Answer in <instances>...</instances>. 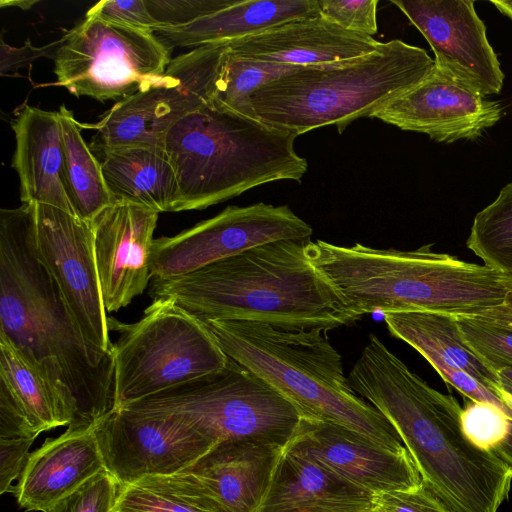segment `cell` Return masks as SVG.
Returning a JSON list of instances; mask_svg holds the SVG:
<instances>
[{"label":"cell","mask_w":512,"mask_h":512,"mask_svg":"<svg viewBox=\"0 0 512 512\" xmlns=\"http://www.w3.org/2000/svg\"><path fill=\"white\" fill-rule=\"evenodd\" d=\"M0 334L71 407L67 429L92 426L115 408L113 352L84 338L38 258L30 203L0 211Z\"/></svg>","instance_id":"6da1fadb"},{"label":"cell","mask_w":512,"mask_h":512,"mask_svg":"<svg viewBox=\"0 0 512 512\" xmlns=\"http://www.w3.org/2000/svg\"><path fill=\"white\" fill-rule=\"evenodd\" d=\"M352 389L396 429L422 480L455 512H497L508 498L512 468L472 443L462 407L432 388L375 335L352 367Z\"/></svg>","instance_id":"7a4b0ae2"},{"label":"cell","mask_w":512,"mask_h":512,"mask_svg":"<svg viewBox=\"0 0 512 512\" xmlns=\"http://www.w3.org/2000/svg\"><path fill=\"white\" fill-rule=\"evenodd\" d=\"M307 240L273 241L186 275L152 278L149 295L171 299L199 320L322 332L356 323L360 318L310 262Z\"/></svg>","instance_id":"3957f363"},{"label":"cell","mask_w":512,"mask_h":512,"mask_svg":"<svg viewBox=\"0 0 512 512\" xmlns=\"http://www.w3.org/2000/svg\"><path fill=\"white\" fill-rule=\"evenodd\" d=\"M432 247L401 251L309 239L306 253L360 319L375 312L477 314L505 304L512 279Z\"/></svg>","instance_id":"277c9868"},{"label":"cell","mask_w":512,"mask_h":512,"mask_svg":"<svg viewBox=\"0 0 512 512\" xmlns=\"http://www.w3.org/2000/svg\"><path fill=\"white\" fill-rule=\"evenodd\" d=\"M222 351L288 399L303 418L345 427L390 449H406L393 425L361 398L322 331H288L241 320H200Z\"/></svg>","instance_id":"5b68a950"},{"label":"cell","mask_w":512,"mask_h":512,"mask_svg":"<svg viewBox=\"0 0 512 512\" xmlns=\"http://www.w3.org/2000/svg\"><path fill=\"white\" fill-rule=\"evenodd\" d=\"M297 136L214 101L190 113L162 143L178 183L175 212L205 209L274 181L301 182L308 163L295 150Z\"/></svg>","instance_id":"8992f818"},{"label":"cell","mask_w":512,"mask_h":512,"mask_svg":"<svg viewBox=\"0 0 512 512\" xmlns=\"http://www.w3.org/2000/svg\"><path fill=\"white\" fill-rule=\"evenodd\" d=\"M417 46L394 39L370 54L297 67L250 95L254 116L299 135L328 125L339 133L413 88L434 68Z\"/></svg>","instance_id":"52a82bcc"},{"label":"cell","mask_w":512,"mask_h":512,"mask_svg":"<svg viewBox=\"0 0 512 512\" xmlns=\"http://www.w3.org/2000/svg\"><path fill=\"white\" fill-rule=\"evenodd\" d=\"M108 327L118 333L115 408L218 372L229 360L203 323L168 298L154 299L135 323L108 317Z\"/></svg>","instance_id":"ba28073f"},{"label":"cell","mask_w":512,"mask_h":512,"mask_svg":"<svg viewBox=\"0 0 512 512\" xmlns=\"http://www.w3.org/2000/svg\"><path fill=\"white\" fill-rule=\"evenodd\" d=\"M120 408L178 416L214 445L253 439L284 448L303 418L271 385L230 358L218 372Z\"/></svg>","instance_id":"9c48e42d"},{"label":"cell","mask_w":512,"mask_h":512,"mask_svg":"<svg viewBox=\"0 0 512 512\" xmlns=\"http://www.w3.org/2000/svg\"><path fill=\"white\" fill-rule=\"evenodd\" d=\"M53 60L55 85L118 102L158 83L172 59L152 30L85 16L60 39Z\"/></svg>","instance_id":"30bf717a"},{"label":"cell","mask_w":512,"mask_h":512,"mask_svg":"<svg viewBox=\"0 0 512 512\" xmlns=\"http://www.w3.org/2000/svg\"><path fill=\"white\" fill-rule=\"evenodd\" d=\"M228 43L193 48L172 59L162 79L116 102L95 124L92 150L124 145L162 146L167 131L214 99Z\"/></svg>","instance_id":"8fae6325"},{"label":"cell","mask_w":512,"mask_h":512,"mask_svg":"<svg viewBox=\"0 0 512 512\" xmlns=\"http://www.w3.org/2000/svg\"><path fill=\"white\" fill-rule=\"evenodd\" d=\"M312 233L287 205H231L174 236L154 239L151 276L179 277L265 243L310 239Z\"/></svg>","instance_id":"7c38bea8"},{"label":"cell","mask_w":512,"mask_h":512,"mask_svg":"<svg viewBox=\"0 0 512 512\" xmlns=\"http://www.w3.org/2000/svg\"><path fill=\"white\" fill-rule=\"evenodd\" d=\"M95 434L105 468L119 485L179 473L215 446L178 416L125 408L97 421Z\"/></svg>","instance_id":"4fadbf2b"},{"label":"cell","mask_w":512,"mask_h":512,"mask_svg":"<svg viewBox=\"0 0 512 512\" xmlns=\"http://www.w3.org/2000/svg\"><path fill=\"white\" fill-rule=\"evenodd\" d=\"M33 205L38 258L55 280L84 338L112 353L90 223L51 205Z\"/></svg>","instance_id":"5bb4252c"},{"label":"cell","mask_w":512,"mask_h":512,"mask_svg":"<svg viewBox=\"0 0 512 512\" xmlns=\"http://www.w3.org/2000/svg\"><path fill=\"white\" fill-rule=\"evenodd\" d=\"M503 106L464 82L449 70L434 65L419 84L393 98L371 118L401 130L424 133L438 142L474 140L494 126Z\"/></svg>","instance_id":"9a60e30c"},{"label":"cell","mask_w":512,"mask_h":512,"mask_svg":"<svg viewBox=\"0 0 512 512\" xmlns=\"http://www.w3.org/2000/svg\"><path fill=\"white\" fill-rule=\"evenodd\" d=\"M421 32L434 63L485 96L498 94L504 73L490 45L486 26L471 0H392Z\"/></svg>","instance_id":"2e32d148"},{"label":"cell","mask_w":512,"mask_h":512,"mask_svg":"<svg viewBox=\"0 0 512 512\" xmlns=\"http://www.w3.org/2000/svg\"><path fill=\"white\" fill-rule=\"evenodd\" d=\"M283 450L307 457L376 495L418 487L407 449L392 451L337 424L302 418Z\"/></svg>","instance_id":"e0dca14e"},{"label":"cell","mask_w":512,"mask_h":512,"mask_svg":"<svg viewBox=\"0 0 512 512\" xmlns=\"http://www.w3.org/2000/svg\"><path fill=\"white\" fill-rule=\"evenodd\" d=\"M159 214L145 206L112 202L90 221L107 312L126 307L151 281L153 234Z\"/></svg>","instance_id":"ac0fdd59"},{"label":"cell","mask_w":512,"mask_h":512,"mask_svg":"<svg viewBox=\"0 0 512 512\" xmlns=\"http://www.w3.org/2000/svg\"><path fill=\"white\" fill-rule=\"evenodd\" d=\"M384 320L391 335L418 351L447 384L470 401L490 402L505 411L493 391L500 384L498 373L465 342L454 315L400 311L385 313Z\"/></svg>","instance_id":"d6986e66"},{"label":"cell","mask_w":512,"mask_h":512,"mask_svg":"<svg viewBox=\"0 0 512 512\" xmlns=\"http://www.w3.org/2000/svg\"><path fill=\"white\" fill-rule=\"evenodd\" d=\"M380 44L373 37L348 31L320 14L229 42L228 49L243 58L305 67L367 55Z\"/></svg>","instance_id":"ffe728a7"},{"label":"cell","mask_w":512,"mask_h":512,"mask_svg":"<svg viewBox=\"0 0 512 512\" xmlns=\"http://www.w3.org/2000/svg\"><path fill=\"white\" fill-rule=\"evenodd\" d=\"M105 469L95 424L67 429L29 454L13 494L26 511L45 512Z\"/></svg>","instance_id":"44dd1931"},{"label":"cell","mask_w":512,"mask_h":512,"mask_svg":"<svg viewBox=\"0 0 512 512\" xmlns=\"http://www.w3.org/2000/svg\"><path fill=\"white\" fill-rule=\"evenodd\" d=\"M283 448L253 439H229L186 468L227 512H257Z\"/></svg>","instance_id":"7402d4cb"},{"label":"cell","mask_w":512,"mask_h":512,"mask_svg":"<svg viewBox=\"0 0 512 512\" xmlns=\"http://www.w3.org/2000/svg\"><path fill=\"white\" fill-rule=\"evenodd\" d=\"M377 507L375 493L283 450L257 512H364Z\"/></svg>","instance_id":"603a6c76"},{"label":"cell","mask_w":512,"mask_h":512,"mask_svg":"<svg viewBox=\"0 0 512 512\" xmlns=\"http://www.w3.org/2000/svg\"><path fill=\"white\" fill-rule=\"evenodd\" d=\"M12 167L22 203L51 205L74 214L64 183L63 130L58 111L25 105L11 123Z\"/></svg>","instance_id":"cb8c5ba5"},{"label":"cell","mask_w":512,"mask_h":512,"mask_svg":"<svg viewBox=\"0 0 512 512\" xmlns=\"http://www.w3.org/2000/svg\"><path fill=\"white\" fill-rule=\"evenodd\" d=\"M318 0H234L212 14L176 28L153 33L169 49L229 43L285 22L320 15Z\"/></svg>","instance_id":"d4e9b609"},{"label":"cell","mask_w":512,"mask_h":512,"mask_svg":"<svg viewBox=\"0 0 512 512\" xmlns=\"http://www.w3.org/2000/svg\"><path fill=\"white\" fill-rule=\"evenodd\" d=\"M92 151L99 155L112 202L137 204L159 213L175 212L178 183L163 146L134 144Z\"/></svg>","instance_id":"484cf974"},{"label":"cell","mask_w":512,"mask_h":512,"mask_svg":"<svg viewBox=\"0 0 512 512\" xmlns=\"http://www.w3.org/2000/svg\"><path fill=\"white\" fill-rule=\"evenodd\" d=\"M0 394L22 413L38 436L69 426L74 412L62 395L0 334Z\"/></svg>","instance_id":"4316f807"},{"label":"cell","mask_w":512,"mask_h":512,"mask_svg":"<svg viewBox=\"0 0 512 512\" xmlns=\"http://www.w3.org/2000/svg\"><path fill=\"white\" fill-rule=\"evenodd\" d=\"M63 130L64 183L74 214L90 221L112 203L101 165L81 134V126L65 105L58 110Z\"/></svg>","instance_id":"83f0119b"},{"label":"cell","mask_w":512,"mask_h":512,"mask_svg":"<svg viewBox=\"0 0 512 512\" xmlns=\"http://www.w3.org/2000/svg\"><path fill=\"white\" fill-rule=\"evenodd\" d=\"M112 512H227L189 473L146 476L119 485Z\"/></svg>","instance_id":"f1b7e54d"},{"label":"cell","mask_w":512,"mask_h":512,"mask_svg":"<svg viewBox=\"0 0 512 512\" xmlns=\"http://www.w3.org/2000/svg\"><path fill=\"white\" fill-rule=\"evenodd\" d=\"M466 245L485 266L512 279V182L476 214Z\"/></svg>","instance_id":"f546056e"},{"label":"cell","mask_w":512,"mask_h":512,"mask_svg":"<svg viewBox=\"0 0 512 512\" xmlns=\"http://www.w3.org/2000/svg\"><path fill=\"white\" fill-rule=\"evenodd\" d=\"M296 68L239 57L228 49L213 101L237 113L255 117L250 95Z\"/></svg>","instance_id":"4dcf8cb0"},{"label":"cell","mask_w":512,"mask_h":512,"mask_svg":"<svg viewBox=\"0 0 512 512\" xmlns=\"http://www.w3.org/2000/svg\"><path fill=\"white\" fill-rule=\"evenodd\" d=\"M454 316L465 342L492 370L512 369V328L479 314Z\"/></svg>","instance_id":"1f68e13d"},{"label":"cell","mask_w":512,"mask_h":512,"mask_svg":"<svg viewBox=\"0 0 512 512\" xmlns=\"http://www.w3.org/2000/svg\"><path fill=\"white\" fill-rule=\"evenodd\" d=\"M510 420L502 408L490 402L470 401L461 413L465 435L484 450H492L505 438Z\"/></svg>","instance_id":"d6a6232c"},{"label":"cell","mask_w":512,"mask_h":512,"mask_svg":"<svg viewBox=\"0 0 512 512\" xmlns=\"http://www.w3.org/2000/svg\"><path fill=\"white\" fill-rule=\"evenodd\" d=\"M119 484L105 469L45 512H112Z\"/></svg>","instance_id":"836d02e7"},{"label":"cell","mask_w":512,"mask_h":512,"mask_svg":"<svg viewBox=\"0 0 512 512\" xmlns=\"http://www.w3.org/2000/svg\"><path fill=\"white\" fill-rule=\"evenodd\" d=\"M320 13L338 26L365 36L377 33L378 0H318Z\"/></svg>","instance_id":"e575fe53"},{"label":"cell","mask_w":512,"mask_h":512,"mask_svg":"<svg viewBox=\"0 0 512 512\" xmlns=\"http://www.w3.org/2000/svg\"><path fill=\"white\" fill-rule=\"evenodd\" d=\"M234 0H145L158 23L157 28H176L188 25L231 5Z\"/></svg>","instance_id":"d590c367"},{"label":"cell","mask_w":512,"mask_h":512,"mask_svg":"<svg viewBox=\"0 0 512 512\" xmlns=\"http://www.w3.org/2000/svg\"><path fill=\"white\" fill-rule=\"evenodd\" d=\"M85 16L152 31L158 27L145 0H102L93 5Z\"/></svg>","instance_id":"8d00e7d4"},{"label":"cell","mask_w":512,"mask_h":512,"mask_svg":"<svg viewBox=\"0 0 512 512\" xmlns=\"http://www.w3.org/2000/svg\"><path fill=\"white\" fill-rule=\"evenodd\" d=\"M378 504L385 512H455L423 480L411 490L381 493Z\"/></svg>","instance_id":"74e56055"},{"label":"cell","mask_w":512,"mask_h":512,"mask_svg":"<svg viewBox=\"0 0 512 512\" xmlns=\"http://www.w3.org/2000/svg\"><path fill=\"white\" fill-rule=\"evenodd\" d=\"M35 439L0 438V493H13L12 482L18 479L29 457Z\"/></svg>","instance_id":"f35d334b"},{"label":"cell","mask_w":512,"mask_h":512,"mask_svg":"<svg viewBox=\"0 0 512 512\" xmlns=\"http://www.w3.org/2000/svg\"><path fill=\"white\" fill-rule=\"evenodd\" d=\"M60 45V39L41 47L33 46L30 41L22 47H13L1 39V75L16 72L19 68L31 64L41 57L54 58Z\"/></svg>","instance_id":"ab89813d"},{"label":"cell","mask_w":512,"mask_h":512,"mask_svg":"<svg viewBox=\"0 0 512 512\" xmlns=\"http://www.w3.org/2000/svg\"><path fill=\"white\" fill-rule=\"evenodd\" d=\"M477 314L512 328V308L505 304Z\"/></svg>","instance_id":"60d3db41"},{"label":"cell","mask_w":512,"mask_h":512,"mask_svg":"<svg viewBox=\"0 0 512 512\" xmlns=\"http://www.w3.org/2000/svg\"><path fill=\"white\" fill-rule=\"evenodd\" d=\"M492 451L512 468V420L507 435Z\"/></svg>","instance_id":"b9f144b4"},{"label":"cell","mask_w":512,"mask_h":512,"mask_svg":"<svg viewBox=\"0 0 512 512\" xmlns=\"http://www.w3.org/2000/svg\"><path fill=\"white\" fill-rule=\"evenodd\" d=\"M493 391L499 397V399L501 400V402H502V404H503V406L505 408L506 414L512 420V393L507 391L501 385V383L499 385H497L493 389Z\"/></svg>","instance_id":"7bdbcfd3"},{"label":"cell","mask_w":512,"mask_h":512,"mask_svg":"<svg viewBox=\"0 0 512 512\" xmlns=\"http://www.w3.org/2000/svg\"><path fill=\"white\" fill-rule=\"evenodd\" d=\"M491 3L505 16L512 20V0H492Z\"/></svg>","instance_id":"ee69618b"},{"label":"cell","mask_w":512,"mask_h":512,"mask_svg":"<svg viewBox=\"0 0 512 512\" xmlns=\"http://www.w3.org/2000/svg\"><path fill=\"white\" fill-rule=\"evenodd\" d=\"M501 385L512 393V369H503L498 372Z\"/></svg>","instance_id":"f6af8a7d"},{"label":"cell","mask_w":512,"mask_h":512,"mask_svg":"<svg viewBox=\"0 0 512 512\" xmlns=\"http://www.w3.org/2000/svg\"><path fill=\"white\" fill-rule=\"evenodd\" d=\"M38 1H30V0H17V1H1V6H16L22 10H27L31 8L34 4H36Z\"/></svg>","instance_id":"bcb514c9"},{"label":"cell","mask_w":512,"mask_h":512,"mask_svg":"<svg viewBox=\"0 0 512 512\" xmlns=\"http://www.w3.org/2000/svg\"><path fill=\"white\" fill-rule=\"evenodd\" d=\"M505 305L512 308V280L509 285V291L506 297Z\"/></svg>","instance_id":"7dc6e473"},{"label":"cell","mask_w":512,"mask_h":512,"mask_svg":"<svg viewBox=\"0 0 512 512\" xmlns=\"http://www.w3.org/2000/svg\"><path fill=\"white\" fill-rule=\"evenodd\" d=\"M364 512H385V511L379 506L375 509L364 511Z\"/></svg>","instance_id":"c3c4849f"}]
</instances>
